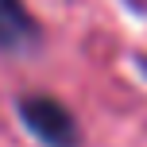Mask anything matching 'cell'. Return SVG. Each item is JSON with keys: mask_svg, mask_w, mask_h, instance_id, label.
<instances>
[{"mask_svg": "<svg viewBox=\"0 0 147 147\" xmlns=\"http://www.w3.org/2000/svg\"><path fill=\"white\" fill-rule=\"evenodd\" d=\"M20 120L39 143L47 147H78L81 143V128L78 120L70 116V109L54 97H43V93H31V97H20Z\"/></svg>", "mask_w": 147, "mask_h": 147, "instance_id": "obj_1", "label": "cell"}, {"mask_svg": "<svg viewBox=\"0 0 147 147\" xmlns=\"http://www.w3.org/2000/svg\"><path fill=\"white\" fill-rule=\"evenodd\" d=\"M39 43V23L20 0H0V51H27Z\"/></svg>", "mask_w": 147, "mask_h": 147, "instance_id": "obj_2", "label": "cell"}]
</instances>
